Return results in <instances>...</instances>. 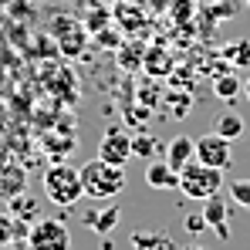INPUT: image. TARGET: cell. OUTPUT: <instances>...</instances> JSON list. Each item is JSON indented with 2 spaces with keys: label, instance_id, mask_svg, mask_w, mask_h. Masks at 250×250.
<instances>
[{
  "label": "cell",
  "instance_id": "1",
  "mask_svg": "<svg viewBox=\"0 0 250 250\" xmlns=\"http://www.w3.org/2000/svg\"><path fill=\"white\" fill-rule=\"evenodd\" d=\"M41 186H44V196H47L54 207H75L84 196L82 169L68 166V163H54V166L44 169Z\"/></svg>",
  "mask_w": 250,
  "mask_h": 250
},
{
  "label": "cell",
  "instance_id": "2",
  "mask_svg": "<svg viewBox=\"0 0 250 250\" xmlns=\"http://www.w3.org/2000/svg\"><path fill=\"white\" fill-rule=\"evenodd\" d=\"M82 186H84V196H91V200H115L125 189V169L102 163V159H91L82 166Z\"/></svg>",
  "mask_w": 250,
  "mask_h": 250
},
{
  "label": "cell",
  "instance_id": "3",
  "mask_svg": "<svg viewBox=\"0 0 250 250\" xmlns=\"http://www.w3.org/2000/svg\"><path fill=\"white\" fill-rule=\"evenodd\" d=\"M220 186H223V169L203 166L196 159L179 169V189L189 200H209L213 193H220Z\"/></svg>",
  "mask_w": 250,
  "mask_h": 250
},
{
  "label": "cell",
  "instance_id": "4",
  "mask_svg": "<svg viewBox=\"0 0 250 250\" xmlns=\"http://www.w3.org/2000/svg\"><path fill=\"white\" fill-rule=\"evenodd\" d=\"M27 244H31V250H68L71 247V233L61 220L41 216V220H34L31 233H27Z\"/></svg>",
  "mask_w": 250,
  "mask_h": 250
},
{
  "label": "cell",
  "instance_id": "5",
  "mask_svg": "<svg viewBox=\"0 0 250 250\" xmlns=\"http://www.w3.org/2000/svg\"><path fill=\"white\" fill-rule=\"evenodd\" d=\"M196 163H203V166H213V169H230L233 163V142L230 139H223L220 132H207V135H200L196 139Z\"/></svg>",
  "mask_w": 250,
  "mask_h": 250
},
{
  "label": "cell",
  "instance_id": "6",
  "mask_svg": "<svg viewBox=\"0 0 250 250\" xmlns=\"http://www.w3.org/2000/svg\"><path fill=\"white\" fill-rule=\"evenodd\" d=\"M98 159L112 166H125L132 159V135L125 128H105L98 139Z\"/></svg>",
  "mask_w": 250,
  "mask_h": 250
},
{
  "label": "cell",
  "instance_id": "7",
  "mask_svg": "<svg viewBox=\"0 0 250 250\" xmlns=\"http://www.w3.org/2000/svg\"><path fill=\"white\" fill-rule=\"evenodd\" d=\"M207 207H203V216H207V227H213L223 240L230 237V203L220 196V193H213L209 200H203Z\"/></svg>",
  "mask_w": 250,
  "mask_h": 250
},
{
  "label": "cell",
  "instance_id": "8",
  "mask_svg": "<svg viewBox=\"0 0 250 250\" xmlns=\"http://www.w3.org/2000/svg\"><path fill=\"white\" fill-rule=\"evenodd\" d=\"M146 183L152 189H179V169H172L166 159H149L146 166Z\"/></svg>",
  "mask_w": 250,
  "mask_h": 250
},
{
  "label": "cell",
  "instance_id": "9",
  "mask_svg": "<svg viewBox=\"0 0 250 250\" xmlns=\"http://www.w3.org/2000/svg\"><path fill=\"white\" fill-rule=\"evenodd\" d=\"M163 156H166V163L172 169H183L186 163L196 159V139H189V135H176V139H169Z\"/></svg>",
  "mask_w": 250,
  "mask_h": 250
},
{
  "label": "cell",
  "instance_id": "10",
  "mask_svg": "<svg viewBox=\"0 0 250 250\" xmlns=\"http://www.w3.org/2000/svg\"><path fill=\"white\" fill-rule=\"evenodd\" d=\"M31 230L24 227V223H17V216H10V213H0V247H10V244H17L21 237H27Z\"/></svg>",
  "mask_w": 250,
  "mask_h": 250
},
{
  "label": "cell",
  "instance_id": "11",
  "mask_svg": "<svg viewBox=\"0 0 250 250\" xmlns=\"http://www.w3.org/2000/svg\"><path fill=\"white\" fill-rule=\"evenodd\" d=\"M244 128H247V125H244V119H240L237 112H220V115H216V125H213V132H220V135L230 139V142L240 139Z\"/></svg>",
  "mask_w": 250,
  "mask_h": 250
},
{
  "label": "cell",
  "instance_id": "12",
  "mask_svg": "<svg viewBox=\"0 0 250 250\" xmlns=\"http://www.w3.org/2000/svg\"><path fill=\"white\" fill-rule=\"evenodd\" d=\"M84 223H88L91 230H98V233H108V230L119 223V207H108L105 213H98V209H88V213H84Z\"/></svg>",
  "mask_w": 250,
  "mask_h": 250
},
{
  "label": "cell",
  "instance_id": "13",
  "mask_svg": "<svg viewBox=\"0 0 250 250\" xmlns=\"http://www.w3.org/2000/svg\"><path fill=\"white\" fill-rule=\"evenodd\" d=\"M223 58L233 68H250V41H233L223 47Z\"/></svg>",
  "mask_w": 250,
  "mask_h": 250
},
{
  "label": "cell",
  "instance_id": "14",
  "mask_svg": "<svg viewBox=\"0 0 250 250\" xmlns=\"http://www.w3.org/2000/svg\"><path fill=\"white\" fill-rule=\"evenodd\" d=\"M132 240H135V250H166V247H172V240H169L166 233H135Z\"/></svg>",
  "mask_w": 250,
  "mask_h": 250
},
{
  "label": "cell",
  "instance_id": "15",
  "mask_svg": "<svg viewBox=\"0 0 250 250\" xmlns=\"http://www.w3.org/2000/svg\"><path fill=\"white\" fill-rule=\"evenodd\" d=\"M240 91H244V82H240L237 75H223V78H216V98L230 102V98H237Z\"/></svg>",
  "mask_w": 250,
  "mask_h": 250
},
{
  "label": "cell",
  "instance_id": "16",
  "mask_svg": "<svg viewBox=\"0 0 250 250\" xmlns=\"http://www.w3.org/2000/svg\"><path fill=\"white\" fill-rule=\"evenodd\" d=\"M159 149H163V146H159L152 135H135V139H132V156H142L146 163H149L152 152H159ZM163 152H166V149H163Z\"/></svg>",
  "mask_w": 250,
  "mask_h": 250
},
{
  "label": "cell",
  "instance_id": "17",
  "mask_svg": "<svg viewBox=\"0 0 250 250\" xmlns=\"http://www.w3.org/2000/svg\"><path fill=\"white\" fill-rule=\"evenodd\" d=\"M10 207H14V213H17L21 220H41L38 203H34V200H27V196H24V189H21V200H14Z\"/></svg>",
  "mask_w": 250,
  "mask_h": 250
},
{
  "label": "cell",
  "instance_id": "18",
  "mask_svg": "<svg viewBox=\"0 0 250 250\" xmlns=\"http://www.w3.org/2000/svg\"><path fill=\"white\" fill-rule=\"evenodd\" d=\"M230 200H233L237 207L250 209V179H233V183H230Z\"/></svg>",
  "mask_w": 250,
  "mask_h": 250
},
{
  "label": "cell",
  "instance_id": "19",
  "mask_svg": "<svg viewBox=\"0 0 250 250\" xmlns=\"http://www.w3.org/2000/svg\"><path fill=\"white\" fill-rule=\"evenodd\" d=\"M186 230H189V233H203V230H207V216H203V213H189V216H186Z\"/></svg>",
  "mask_w": 250,
  "mask_h": 250
},
{
  "label": "cell",
  "instance_id": "20",
  "mask_svg": "<svg viewBox=\"0 0 250 250\" xmlns=\"http://www.w3.org/2000/svg\"><path fill=\"white\" fill-rule=\"evenodd\" d=\"M179 250H209V247H203V244H189V247H179Z\"/></svg>",
  "mask_w": 250,
  "mask_h": 250
},
{
  "label": "cell",
  "instance_id": "21",
  "mask_svg": "<svg viewBox=\"0 0 250 250\" xmlns=\"http://www.w3.org/2000/svg\"><path fill=\"white\" fill-rule=\"evenodd\" d=\"M244 95H247V102H250V78L244 82Z\"/></svg>",
  "mask_w": 250,
  "mask_h": 250
},
{
  "label": "cell",
  "instance_id": "22",
  "mask_svg": "<svg viewBox=\"0 0 250 250\" xmlns=\"http://www.w3.org/2000/svg\"><path fill=\"white\" fill-rule=\"evenodd\" d=\"M244 3H247V7H250V0H244Z\"/></svg>",
  "mask_w": 250,
  "mask_h": 250
}]
</instances>
